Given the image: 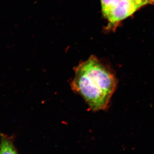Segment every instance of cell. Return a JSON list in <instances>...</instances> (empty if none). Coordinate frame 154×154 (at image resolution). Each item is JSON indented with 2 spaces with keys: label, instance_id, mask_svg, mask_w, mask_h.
<instances>
[{
  "label": "cell",
  "instance_id": "5",
  "mask_svg": "<svg viewBox=\"0 0 154 154\" xmlns=\"http://www.w3.org/2000/svg\"><path fill=\"white\" fill-rule=\"evenodd\" d=\"M132 2L138 6L140 8L147 4H153L150 0H126Z\"/></svg>",
  "mask_w": 154,
  "mask_h": 154
},
{
  "label": "cell",
  "instance_id": "4",
  "mask_svg": "<svg viewBox=\"0 0 154 154\" xmlns=\"http://www.w3.org/2000/svg\"><path fill=\"white\" fill-rule=\"evenodd\" d=\"M121 0H101L102 12L110 10L118 5Z\"/></svg>",
  "mask_w": 154,
  "mask_h": 154
},
{
  "label": "cell",
  "instance_id": "2",
  "mask_svg": "<svg viewBox=\"0 0 154 154\" xmlns=\"http://www.w3.org/2000/svg\"><path fill=\"white\" fill-rule=\"evenodd\" d=\"M139 8L138 6L132 2L121 0L118 5L103 12V14L110 24L115 25L132 15Z\"/></svg>",
  "mask_w": 154,
  "mask_h": 154
},
{
  "label": "cell",
  "instance_id": "1",
  "mask_svg": "<svg viewBox=\"0 0 154 154\" xmlns=\"http://www.w3.org/2000/svg\"><path fill=\"white\" fill-rule=\"evenodd\" d=\"M110 69L97 58L91 57L75 69L72 89L83 97L93 111L105 110L117 86Z\"/></svg>",
  "mask_w": 154,
  "mask_h": 154
},
{
  "label": "cell",
  "instance_id": "6",
  "mask_svg": "<svg viewBox=\"0 0 154 154\" xmlns=\"http://www.w3.org/2000/svg\"><path fill=\"white\" fill-rule=\"evenodd\" d=\"M150 1H151L153 4H154V0H150Z\"/></svg>",
  "mask_w": 154,
  "mask_h": 154
},
{
  "label": "cell",
  "instance_id": "3",
  "mask_svg": "<svg viewBox=\"0 0 154 154\" xmlns=\"http://www.w3.org/2000/svg\"><path fill=\"white\" fill-rule=\"evenodd\" d=\"M0 154H16L17 150L14 145L13 137L1 134Z\"/></svg>",
  "mask_w": 154,
  "mask_h": 154
}]
</instances>
